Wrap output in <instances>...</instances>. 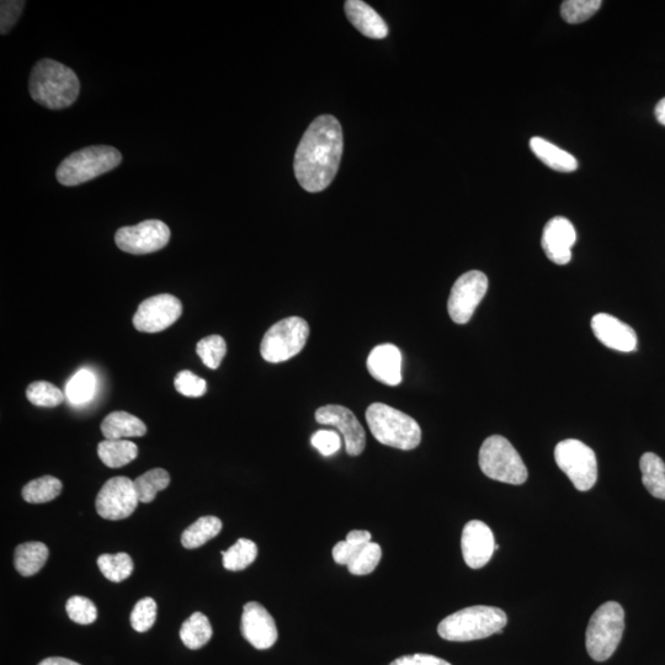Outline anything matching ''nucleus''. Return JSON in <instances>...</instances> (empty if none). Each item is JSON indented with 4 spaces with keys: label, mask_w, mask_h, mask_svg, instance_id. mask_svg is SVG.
I'll return each mask as SVG.
<instances>
[{
    "label": "nucleus",
    "mask_w": 665,
    "mask_h": 665,
    "mask_svg": "<svg viewBox=\"0 0 665 665\" xmlns=\"http://www.w3.org/2000/svg\"><path fill=\"white\" fill-rule=\"evenodd\" d=\"M555 460L557 466L566 473L578 491L587 492L597 483V455L582 441L567 439L558 443Z\"/></svg>",
    "instance_id": "nucleus-9"
},
{
    "label": "nucleus",
    "mask_w": 665,
    "mask_h": 665,
    "mask_svg": "<svg viewBox=\"0 0 665 665\" xmlns=\"http://www.w3.org/2000/svg\"><path fill=\"white\" fill-rule=\"evenodd\" d=\"M39 665H81L77 662L71 661V659L61 658V657H51L46 658Z\"/></svg>",
    "instance_id": "nucleus-45"
},
{
    "label": "nucleus",
    "mask_w": 665,
    "mask_h": 665,
    "mask_svg": "<svg viewBox=\"0 0 665 665\" xmlns=\"http://www.w3.org/2000/svg\"><path fill=\"white\" fill-rule=\"evenodd\" d=\"M258 546L252 540L239 539L230 549L222 552L223 567L238 572L248 568L257 560Z\"/></svg>",
    "instance_id": "nucleus-29"
},
{
    "label": "nucleus",
    "mask_w": 665,
    "mask_h": 665,
    "mask_svg": "<svg viewBox=\"0 0 665 665\" xmlns=\"http://www.w3.org/2000/svg\"><path fill=\"white\" fill-rule=\"evenodd\" d=\"M26 397L34 406L45 408L60 406L65 401V393L47 381L31 383L26 390Z\"/></svg>",
    "instance_id": "nucleus-33"
},
{
    "label": "nucleus",
    "mask_w": 665,
    "mask_h": 665,
    "mask_svg": "<svg viewBox=\"0 0 665 665\" xmlns=\"http://www.w3.org/2000/svg\"><path fill=\"white\" fill-rule=\"evenodd\" d=\"M478 462L484 475L491 480L514 486H520L528 480V468L523 459L503 436L493 435L484 440Z\"/></svg>",
    "instance_id": "nucleus-7"
},
{
    "label": "nucleus",
    "mask_w": 665,
    "mask_h": 665,
    "mask_svg": "<svg viewBox=\"0 0 665 665\" xmlns=\"http://www.w3.org/2000/svg\"><path fill=\"white\" fill-rule=\"evenodd\" d=\"M343 156V131L331 115L317 117L303 135L295 156V175L310 193H321L333 182Z\"/></svg>",
    "instance_id": "nucleus-1"
},
{
    "label": "nucleus",
    "mask_w": 665,
    "mask_h": 665,
    "mask_svg": "<svg viewBox=\"0 0 665 665\" xmlns=\"http://www.w3.org/2000/svg\"><path fill=\"white\" fill-rule=\"evenodd\" d=\"M487 290L488 278L482 271L471 270L461 275L452 286L448 301V311L452 321L457 324L470 322Z\"/></svg>",
    "instance_id": "nucleus-10"
},
{
    "label": "nucleus",
    "mask_w": 665,
    "mask_h": 665,
    "mask_svg": "<svg viewBox=\"0 0 665 665\" xmlns=\"http://www.w3.org/2000/svg\"><path fill=\"white\" fill-rule=\"evenodd\" d=\"M101 433L106 440L140 438L146 435L147 427L140 418L126 412L110 413L101 423Z\"/></svg>",
    "instance_id": "nucleus-21"
},
{
    "label": "nucleus",
    "mask_w": 665,
    "mask_h": 665,
    "mask_svg": "<svg viewBox=\"0 0 665 665\" xmlns=\"http://www.w3.org/2000/svg\"><path fill=\"white\" fill-rule=\"evenodd\" d=\"M601 5V0H566L562 3L561 15L568 24H581L592 18Z\"/></svg>",
    "instance_id": "nucleus-35"
},
{
    "label": "nucleus",
    "mask_w": 665,
    "mask_h": 665,
    "mask_svg": "<svg viewBox=\"0 0 665 665\" xmlns=\"http://www.w3.org/2000/svg\"><path fill=\"white\" fill-rule=\"evenodd\" d=\"M592 328L595 337L605 347L621 351V353H631L637 349L638 339L633 328L608 313H599L594 316Z\"/></svg>",
    "instance_id": "nucleus-18"
},
{
    "label": "nucleus",
    "mask_w": 665,
    "mask_h": 665,
    "mask_svg": "<svg viewBox=\"0 0 665 665\" xmlns=\"http://www.w3.org/2000/svg\"><path fill=\"white\" fill-rule=\"evenodd\" d=\"M643 486L654 498L665 500V464L653 452H646L640 460Z\"/></svg>",
    "instance_id": "nucleus-24"
},
{
    "label": "nucleus",
    "mask_w": 665,
    "mask_h": 665,
    "mask_svg": "<svg viewBox=\"0 0 665 665\" xmlns=\"http://www.w3.org/2000/svg\"><path fill=\"white\" fill-rule=\"evenodd\" d=\"M310 326L301 317H289L275 323L265 333L260 344V355L271 364L284 363L305 348Z\"/></svg>",
    "instance_id": "nucleus-8"
},
{
    "label": "nucleus",
    "mask_w": 665,
    "mask_h": 665,
    "mask_svg": "<svg viewBox=\"0 0 665 665\" xmlns=\"http://www.w3.org/2000/svg\"><path fill=\"white\" fill-rule=\"evenodd\" d=\"M367 370L375 380L387 386L402 382V353L396 345L382 344L372 349L367 358Z\"/></svg>",
    "instance_id": "nucleus-19"
},
{
    "label": "nucleus",
    "mask_w": 665,
    "mask_h": 665,
    "mask_svg": "<svg viewBox=\"0 0 665 665\" xmlns=\"http://www.w3.org/2000/svg\"><path fill=\"white\" fill-rule=\"evenodd\" d=\"M214 635L212 626L207 616L195 613L186 620L180 629V638L189 649H200L209 643Z\"/></svg>",
    "instance_id": "nucleus-27"
},
{
    "label": "nucleus",
    "mask_w": 665,
    "mask_h": 665,
    "mask_svg": "<svg viewBox=\"0 0 665 665\" xmlns=\"http://www.w3.org/2000/svg\"><path fill=\"white\" fill-rule=\"evenodd\" d=\"M366 422L374 438L390 448L414 450L422 441L417 420L385 403H372L366 411Z\"/></svg>",
    "instance_id": "nucleus-4"
},
{
    "label": "nucleus",
    "mask_w": 665,
    "mask_h": 665,
    "mask_svg": "<svg viewBox=\"0 0 665 665\" xmlns=\"http://www.w3.org/2000/svg\"><path fill=\"white\" fill-rule=\"evenodd\" d=\"M625 630V611L616 601H608L590 617L587 629V651L595 662H605L619 647Z\"/></svg>",
    "instance_id": "nucleus-6"
},
{
    "label": "nucleus",
    "mask_w": 665,
    "mask_h": 665,
    "mask_svg": "<svg viewBox=\"0 0 665 665\" xmlns=\"http://www.w3.org/2000/svg\"><path fill=\"white\" fill-rule=\"evenodd\" d=\"M382 558V549L379 544L369 542L361 547L354 561L348 565V571L354 576H366L375 571Z\"/></svg>",
    "instance_id": "nucleus-36"
},
{
    "label": "nucleus",
    "mask_w": 665,
    "mask_h": 665,
    "mask_svg": "<svg viewBox=\"0 0 665 665\" xmlns=\"http://www.w3.org/2000/svg\"><path fill=\"white\" fill-rule=\"evenodd\" d=\"M576 241L577 232L572 222L565 217H555L546 223L541 246L552 263L566 265L572 260V248Z\"/></svg>",
    "instance_id": "nucleus-17"
},
{
    "label": "nucleus",
    "mask_w": 665,
    "mask_h": 665,
    "mask_svg": "<svg viewBox=\"0 0 665 665\" xmlns=\"http://www.w3.org/2000/svg\"><path fill=\"white\" fill-rule=\"evenodd\" d=\"M169 239V227L158 220H147L136 226L122 227L115 234L116 246L122 252L135 255L156 253L167 246Z\"/></svg>",
    "instance_id": "nucleus-11"
},
{
    "label": "nucleus",
    "mask_w": 665,
    "mask_h": 665,
    "mask_svg": "<svg viewBox=\"0 0 665 665\" xmlns=\"http://www.w3.org/2000/svg\"><path fill=\"white\" fill-rule=\"evenodd\" d=\"M222 526V521L216 516H202L183 532L182 544L188 550L199 549L220 534Z\"/></svg>",
    "instance_id": "nucleus-26"
},
{
    "label": "nucleus",
    "mask_w": 665,
    "mask_h": 665,
    "mask_svg": "<svg viewBox=\"0 0 665 665\" xmlns=\"http://www.w3.org/2000/svg\"><path fill=\"white\" fill-rule=\"evenodd\" d=\"M530 148L542 163L556 172L571 173L578 168V161L571 153L561 150L545 138H531Z\"/></svg>",
    "instance_id": "nucleus-22"
},
{
    "label": "nucleus",
    "mask_w": 665,
    "mask_h": 665,
    "mask_svg": "<svg viewBox=\"0 0 665 665\" xmlns=\"http://www.w3.org/2000/svg\"><path fill=\"white\" fill-rule=\"evenodd\" d=\"M95 391H97V377L92 371L83 369L68 381L66 397L73 404H84L92 401Z\"/></svg>",
    "instance_id": "nucleus-31"
},
{
    "label": "nucleus",
    "mask_w": 665,
    "mask_h": 665,
    "mask_svg": "<svg viewBox=\"0 0 665 665\" xmlns=\"http://www.w3.org/2000/svg\"><path fill=\"white\" fill-rule=\"evenodd\" d=\"M49 558V549L42 542H26L15 550L14 566L24 577H31L39 573Z\"/></svg>",
    "instance_id": "nucleus-23"
},
{
    "label": "nucleus",
    "mask_w": 665,
    "mask_h": 665,
    "mask_svg": "<svg viewBox=\"0 0 665 665\" xmlns=\"http://www.w3.org/2000/svg\"><path fill=\"white\" fill-rule=\"evenodd\" d=\"M98 455L105 466L120 468L136 459L138 448L129 440H104L98 445Z\"/></svg>",
    "instance_id": "nucleus-25"
},
{
    "label": "nucleus",
    "mask_w": 665,
    "mask_h": 665,
    "mask_svg": "<svg viewBox=\"0 0 665 665\" xmlns=\"http://www.w3.org/2000/svg\"><path fill=\"white\" fill-rule=\"evenodd\" d=\"M390 665H451L445 659L432 656V654H408L395 659Z\"/></svg>",
    "instance_id": "nucleus-42"
},
{
    "label": "nucleus",
    "mask_w": 665,
    "mask_h": 665,
    "mask_svg": "<svg viewBox=\"0 0 665 665\" xmlns=\"http://www.w3.org/2000/svg\"><path fill=\"white\" fill-rule=\"evenodd\" d=\"M100 572L110 582L120 583L131 577L133 572V561L127 553H116V555H101L98 558Z\"/></svg>",
    "instance_id": "nucleus-32"
},
{
    "label": "nucleus",
    "mask_w": 665,
    "mask_h": 665,
    "mask_svg": "<svg viewBox=\"0 0 665 665\" xmlns=\"http://www.w3.org/2000/svg\"><path fill=\"white\" fill-rule=\"evenodd\" d=\"M654 114H656V119L659 124L665 126V98L659 101L656 110H654Z\"/></svg>",
    "instance_id": "nucleus-46"
},
{
    "label": "nucleus",
    "mask_w": 665,
    "mask_h": 665,
    "mask_svg": "<svg viewBox=\"0 0 665 665\" xmlns=\"http://www.w3.org/2000/svg\"><path fill=\"white\" fill-rule=\"evenodd\" d=\"M241 629L243 637L260 651L273 647L278 641L279 633L274 617L255 601L244 605Z\"/></svg>",
    "instance_id": "nucleus-15"
},
{
    "label": "nucleus",
    "mask_w": 665,
    "mask_h": 665,
    "mask_svg": "<svg viewBox=\"0 0 665 665\" xmlns=\"http://www.w3.org/2000/svg\"><path fill=\"white\" fill-rule=\"evenodd\" d=\"M62 482L56 477L45 476L31 481L23 489L25 502L31 504L49 503L60 496Z\"/></svg>",
    "instance_id": "nucleus-30"
},
{
    "label": "nucleus",
    "mask_w": 665,
    "mask_h": 665,
    "mask_svg": "<svg viewBox=\"0 0 665 665\" xmlns=\"http://www.w3.org/2000/svg\"><path fill=\"white\" fill-rule=\"evenodd\" d=\"M363 546H354L349 544L347 540L339 541L333 549V558L335 563L342 566H348L351 562L354 561L356 555Z\"/></svg>",
    "instance_id": "nucleus-43"
},
{
    "label": "nucleus",
    "mask_w": 665,
    "mask_h": 665,
    "mask_svg": "<svg viewBox=\"0 0 665 665\" xmlns=\"http://www.w3.org/2000/svg\"><path fill=\"white\" fill-rule=\"evenodd\" d=\"M182 315L183 305L177 297L157 295L141 303L133 317V326L138 332L159 333L172 327Z\"/></svg>",
    "instance_id": "nucleus-12"
},
{
    "label": "nucleus",
    "mask_w": 665,
    "mask_h": 665,
    "mask_svg": "<svg viewBox=\"0 0 665 665\" xmlns=\"http://www.w3.org/2000/svg\"><path fill=\"white\" fill-rule=\"evenodd\" d=\"M170 476L163 468H154V470L143 473L142 476L133 481L138 500L141 503H151L156 498L157 493L164 491L169 486Z\"/></svg>",
    "instance_id": "nucleus-28"
},
{
    "label": "nucleus",
    "mask_w": 665,
    "mask_h": 665,
    "mask_svg": "<svg viewBox=\"0 0 665 665\" xmlns=\"http://www.w3.org/2000/svg\"><path fill=\"white\" fill-rule=\"evenodd\" d=\"M461 549L468 567L480 569L486 566L496 551L493 531L483 521H468L462 531Z\"/></svg>",
    "instance_id": "nucleus-16"
},
{
    "label": "nucleus",
    "mask_w": 665,
    "mask_h": 665,
    "mask_svg": "<svg viewBox=\"0 0 665 665\" xmlns=\"http://www.w3.org/2000/svg\"><path fill=\"white\" fill-rule=\"evenodd\" d=\"M196 353L209 369L217 370L227 353L225 339L221 335H210L196 345Z\"/></svg>",
    "instance_id": "nucleus-34"
},
{
    "label": "nucleus",
    "mask_w": 665,
    "mask_h": 665,
    "mask_svg": "<svg viewBox=\"0 0 665 665\" xmlns=\"http://www.w3.org/2000/svg\"><path fill=\"white\" fill-rule=\"evenodd\" d=\"M372 535L366 530H353L347 535L349 544L354 546H365L371 542Z\"/></svg>",
    "instance_id": "nucleus-44"
},
{
    "label": "nucleus",
    "mask_w": 665,
    "mask_h": 665,
    "mask_svg": "<svg viewBox=\"0 0 665 665\" xmlns=\"http://www.w3.org/2000/svg\"><path fill=\"white\" fill-rule=\"evenodd\" d=\"M29 90L37 104L61 110L76 103L81 83L71 68L46 58L37 62L31 71Z\"/></svg>",
    "instance_id": "nucleus-2"
},
{
    "label": "nucleus",
    "mask_w": 665,
    "mask_h": 665,
    "mask_svg": "<svg viewBox=\"0 0 665 665\" xmlns=\"http://www.w3.org/2000/svg\"><path fill=\"white\" fill-rule=\"evenodd\" d=\"M345 13L351 24L361 34L370 39L381 40L388 35V26L374 9L361 0H348L345 3Z\"/></svg>",
    "instance_id": "nucleus-20"
},
{
    "label": "nucleus",
    "mask_w": 665,
    "mask_h": 665,
    "mask_svg": "<svg viewBox=\"0 0 665 665\" xmlns=\"http://www.w3.org/2000/svg\"><path fill=\"white\" fill-rule=\"evenodd\" d=\"M507 624L508 617L502 609L477 605L445 617L438 626V633L446 641L470 642L500 633Z\"/></svg>",
    "instance_id": "nucleus-3"
},
{
    "label": "nucleus",
    "mask_w": 665,
    "mask_h": 665,
    "mask_svg": "<svg viewBox=\"0 0 665 665\" xmlns=\"http://www.w3.org/2000/svg\"><path fill=\"white\" fill-rule=\"evenodd\" d=\"M174 386L180 395L193 398L204 396L207 390L206 381L188 370L180 371L175 376Z\"/></svg>",
    "instance_id": "nucleus-39"
},
{
    "label": "nucleus",
    "mask_w": 665,
    "mask_h": 665,
    "mask_svg": "<svg viewBox=\"0 0 665 665\" xmlns=\"http://www.w3.org/2000/svg\"><path fill=\"white\" fill-rule=\"evenodd\" d=\"M157 619V604L152 598H143L135 605L131 613V626L137 632L151 630Z\"/></svg>",
    "instance_id": "nucleus-37"
},
{
    "label": "nucleus",
    "mask_w": 665,
    "mask_h": 665,
    "mask_svg": "<svg viewBox=\"0 0 665 665\" xmlns=\"http://www.w3.org/2000/svg\"><path fill=\"white\" fill-rule=\"evenodd\" d=\"M311 444L319 454L329 457L337 454L342 448V439L334 430H318L312 435Z\"/></svg>",
    "instance_id": "nucleus-40"
},
{
    "label": "nucleus",
    "mask_w": 665,
    "mask_h": 665,
    "mask_svg": "<svg viewBox=\"0 0 665 665\" xmlns=\"http://www.w3.org/2000/svg\"><path fill=\"white\" fill-rule=\"evenodd\" d=\"M138 503L140 500L133 481L127 477H114L100 489L95 507L101 518L116 521L129 518Z\"/></svg>",
    "instance_id": "nucleus-13"
},
{
    "label": "nucleus",
    "mask_w": 665,
    "mask_h": 665,
    "mask_svg": "<svg viewBox=\"0 0 665 665\" xmlns=\"http://www.w3.org/2000/svg\"><path fill=\"white\" fill-rule=\"evenodd\" d=\"M122 156L110 146H92L83 148L68 156L57 168L58 183L65 186H77L90 182L120 166Z\"/></svg>",
    "instance_id": "nucleus-5"
},
{
    "label": "nucleus",
    "mask_w": 665,
    "mask_h": 665,
    "mask_svg": "<svg viewBox=\"0 0 665 665\" xmlns=\"http://www.w3.org/2000/svg\"><path fill=\"white\" fill-rule=\"evenodd\" d=\"M66 610L69 619L79 625L93 624L98 617L97 606L93 601L79 595L67 601Z\"/></svg>",
    "instance_id": "nucleus-38"
},
{
    "label": "nucleus",
    "mask_w": 665,
    "mask_h": 665,
    "mask_svg": "<svg viewBox=\"0 0 665 665\" xmlns=\"http://www.w3.org/2000/svg\"><path fill=\"white\" fill-rule=\"evenodd\" d=\"M25 8V2H2L0 7V28H2V35H7L14 25L18 23L21 13Z\"/></svg>",
    "instance_id": "nucleus-41"
},
{
    "label": "nucleus",
    "mask_w": 665,
    "mask_h": 665,
    "mask_svg": "<svg viewBox=\"0 0 665 665\" xmlns=\"http://www.w3.org/2000/svg\"><path fill=\"white\" fill-rule=\"evenodd\" d=\"M315 418L318 424L331 425L339 430L349 456L363 454L366 446L365 430L350 409L337 404H328L317 409Z\"/></svg>",
    "instance_id": "nucleus-14"
}]
</instances>
